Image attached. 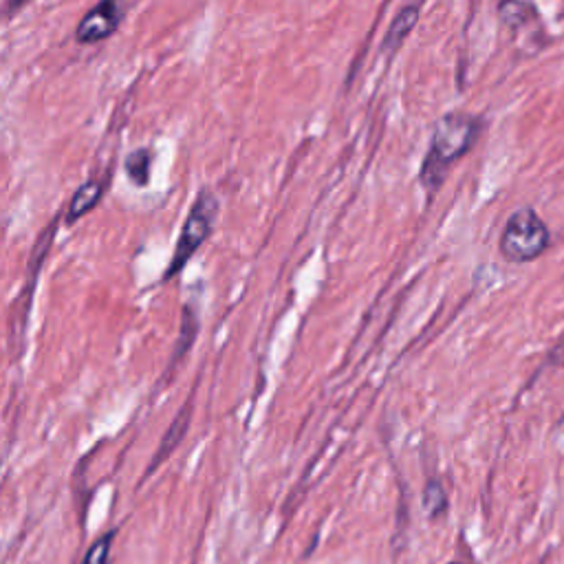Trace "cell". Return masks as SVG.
Segmentation results:
<instances>
[{
  "label": "cell",
  "mask_w": 564,
  "mask_h": 564,
  "mask_svg": "<svg viewBox=\"0 0 564 564\" xmlns=\"http://www.w3.org/2000/svg\"><path fill=\"white\" fill-rule=\"evenodd\" d=\"M111 547H113V531L93 542V547L86 551L82 564H111Z\"/></svg>",
  "instance_id": "8fae6325"
},
{
  "label": "cell",
  "mask_w": 564,
  "mask_h": 564,
  "mask_svg": "<svg viewBox=\"0 0 564 564\" xmlns=\"http://www.w3.org/2000/svg\"><path fill=\"white\" fill-rule=\"evenodd\" d=\"M128 179L135 186H146L150 181V168H153V150L150 148H135L133 153H128L124 161Z\"/></svg>",
  "instance_id": "ba28073f"
},
{
  "label": "cell",
  "mask_w": 564,
  "mask_h": 564,
  "mask_svg": "<svg viewBox=\"0 0 564 564\" xmlns=\"http://www.w3.org/2000/svg\"><path fill=\"white\" fill-rule=\"evenodd\" d=\"M126 9L128 5L119 3V0H100V3L93 5L82 16L78 27H75V40L82 42V45H93V42L111 38L119 25H122Z\"/></svg>",
  "instance_id": "277c9868"
},
{
  "label": "cell",
  "mask_w": 564,
  "mask_h": 564,
  "mask_svg": "<svg viewBox=\"0 0 564 564\" xmlns=\"http://www.w3.org/2000/svg\"><path fill=\"white\" fill-rule=\"evenodd\" d=\"M476 133H479V119L461 111L443 115L435 124L428 153L419 170L421 186L430 197L446 179L448 168L472 148Z\"/></svg>",
  "instance_id": "6da1fadb"
},
{
  "label": "cell",
  "mask_w": 564,
  "mask_h": 564,
  "mask_svg": "<svg viewBox=\"0 0 564 564\" xmlns=\"http://www.w3.org/2000/svg\"><path fill=\"white\" fill-rule=\"evenodd\" d=\"M188 421H190V401H188L186 406H183V410L179 412V417H177L175 421H172V426H170V430L166 432L164 441H161V446H159V450H157V454H155L153 463H150L148 474L153 472L159 463H164V461L170 457V452L179 446L183 435H186V430H188Z\"/></svg>",
  "instance_id": "52a82bcc"
},
{
  "label": "cell",
  "mask_w": 564,
  "mask_h": 564,
  "mask_svg": "<svg viewBox=\"0 0 564 564\" xmlns=\"http://www.w3.org/2000/svg\"><path fill=\"white\" fill-rule=\"evenodd\" d=\"M450 564H461V562H450Z\"/></svg>",
  "instance_id": "7c38bea8"
},
{
  "label": "cell",
  "mask_w": 564,
  "mask_h": 564,
  "mask_svg": "<svg viewBox=\"0 0 564 564\" xmlns=\"http://www.w3.org/2000/svg\"><path fill=\"white\" fill-rule=\"evenodd\" d=\"M197 331H199V318L197 311H192V307L183 309V318H181V331H179V344L175 346V360H181L186 351L192 346V342L197 340Z\"/></svg>",
  "instance_id": "30bf717a"
},
{
  "label": "cell",
  "mask_w": 564,
  "mask_h": 564,
  "mask_svg": "<svg viewBox=\"0 0 564 564\" xmlns=\"http://www.w3.org/2000/svg\"><path fill=\"white\" fill-rule=\"evenodd\" d=\"M219 212H221L219 197H216L212 190L203 188L192 203L188 219L183 221L181 234L177 238L175 252H172L164 280L179 274V271L188 265V260L199 252V247L208 241L210 234L214 232L216 219H219Z\"/></svg>",
  "instance_id": "7a4b0ae2"
},
{
  "label": "cell",
  "mask_w": 564,
  "mask_h": 564,
  "mask_svg": "<svg viewBox=\"0 0 564 564\" xmlns=\"http://www.w3.org/2000/svg\"><path fill=\"white\" fill-rule=\"evenodd\" d=\"M549 245V230L534 210H516L501 234V254L516 265L538 258Z\"/></svg>",
  "instance_id": "3957f363"
},
{
  "label": "cell",
  "mask_w": 564,
  "mask_h": 564,
  "mask_svg": "<svg viewBox=\"0 0 564 564\" xmlns=\"http://www.w3.org/2000/svg\"><path fill=\"white\" fill-rule=\"evenodd\" d=\"M421 14V3H410L399 7V12L395 14V18L390 20L388 31H386V38H384V53L386 56H393V53L404 45V40L408 38V34L412 29H415L417 20Z\"/></svg>",
  "instance_id": "5b68a950"
},
{
  "label": "cell",
  "mask_w": 564,
  "mask_h": 564,
  "mask_svg": "<svg viewBox=\"0 0 564 564\" xmlns=\"http://www.w3.org/2000/svg\"><path fill=\"white\" fill-rule=\"evenodd\" d=\"M423 512L428 514V518H439L448 509V494L443 490V485L439 481H428L423 487L421 496Z\"/></svg>",
  "instance_id": "9c48e42d"
},
{
  "label": "cell",
  "mask_w": 564,
  "mask_h": 564,
  "mask_svg": "<svg viewBox=\"0 0 564 564\" xmlns=\"http://www.w3.org/2000/svg\"><path fill=\"white\" fill-rule=\"evenodd\" d=\"M104 197V179H89L84 181L82 186L75 190L73 199L69 203L67 210V223L80 221L84 214H89L97 203Z\"/></svg>",
  "instance_id": "8992f818"
}]
</instances>
